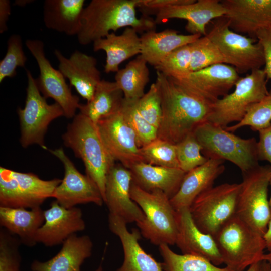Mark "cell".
I'll list each match as a JSON object with an SVG mask.
<instances>
[{"instance_id": "cell-1", "label": "cell", "mask_w": 271, "mask_h": 271, "mask_svg": "<svg viewBox=\"0 0 271 271\" xmlns=\"http://www.w3.org/2000/svg\"><path fill=\"white\" fill-rule=\"evenodd\" d=\"M156 72L162 110L157 138L176 145L207 121L212 103Z\"/></svg>"}, {"instance_id": "cell-2", "label": "cell", "mask_w": 271, "mask_h": 271, "mask_svg": "<svg viewBox=\"0 0 271 271\" xmlns=\"http://www.w3.org/2000/svg\"><path fill=\"white\" fill-rule=\"evenodd\" d=\"M141 0H92L84 7L81 26L77 35L83 45L104 38L111 31L127 27L138 33L156 30L155 19L144 16H137L136 8Z\"/></svg>"}, {"instance_id": "cell-3", "label": "cell", "mask_w": 271, "mask_h": 271, "mask_svg": "<svg viewBox=\"0 0 271 271\" xmlns=\"http://www.w3.org/2000/svg\"><path fill=\"white\" fill-rule=\"evenodd\" d=\"M62 140L64 145L82 160L86 174L97 185L104 201L107 177L115 161L104 144L97 125L79 113L67 126Z\"/></svg>"}, {"instance_id": "cell-4", "label": "cell", "mask_w": 271, "mask_h": 271, "mask_svg": "<svg viewBox=\"0 0 271 271\" xmlns=\"http://www.w3.org/2000/svg\"><path fill=\"white\" fill-rule=\"evenodd\" d=\"M226 267L245 271L262 261L266 249L263 236L236 214L213 237Z\"/></svg>"}, {"instance_id": "cell-5", "label": "cell", "mask_w": 271, "mask_h": 271, "mask_svg": "<svg viewBox=\"0 0 271 271\" xmlns=\"http://www.w3.org/2000/svg\"><path fill=\"white\" fill-rule=\"evenodd\" d=\"M130 193L131 199L145 215L136 223L144 237L155 245L175 244L178 233L177 212L170 198L159 190L146 191L133 181Z\"/></svg>"}, {"instance_id": "cell-6", "label": "cell", "mask_w": 271, "mask_h": 271, "mask_svg": "<svg viewBox=\"0 0 271 271\" xmlns=\"http://www.w3.org/2000/svg\"><path fill=\"white\" fill-rule=\"evenodd\" d=\"M193 133L202 147V153L208 159L229 161L242 174L259 165L255 138H240L208 121L200 125Z\"/></svg>"}, {"instance_id": "cell-7", "label": "cell", "mask_w": 271, "mask_h": 271, "mask_svg": "<svg viewBox=\"0 0 271 271\" xmlns=\"http://www.w3.org/2000/svg\"><path fill=\"white\" fill-rule=\"evenodd\" d=\"M264 69H255L240 78L234 91L212 103L207 121L224 128L240 122L250 107L268 93Z\"/></svg>"}, {"instance_id": "cell-8", "label": "cell", "mask_w": 271, "mask_h": 271, "mask_svg": "<svg viewBox=\"0 0 271 271\" xmlns=\"http://www.w3.org/2000/svg\"><path fill=\"white\" fill-rule=\"evenodd\" d=\"M240 183H224L200 194L189 207L192 218L203 232L214 237L236 214Z\"/></svg>"}, {"instance_id": "cell-9", "label": "cell", "mask_w": 271, "mask_h": 271, "mask_svg": "<svg viewBox=\"0 0 271 271\" xmlns=\"http://www.w3.org/2000/svg\"><path fill=\"white\" fill-rule=\"evenodd\" d=\"M270 178L269 165H259L243 174L235 214L263 236L271 218L268 198Z\"/></svg>"}, {"instance_id": "cell-10", "label": "cell", "mask_w": 271, "mask_h": 271, "mask_svg": "<svg viewBox=\"0 0 271 271\" xmlns=\"http://www.w3.org/2000/svg\"><path fill=\"white\" fill-rule=\"evenodd\" d=\"M62 180H45L32 173L0 168V206L32 209L52 197Z\"/></svg>"}, {"instance_id": "cell-11", "label": "cell", "mask_w": 271, "mask_h": 271, "mask_svg": "<svg viewBox=\"0 0 271 271\" xmlns=\"http://www.w3.org/2000/svg\"><path fill=\"white\" fill-rule=\"evenodd\" d=\"M206 36L219 50L225 64L234 67L238 73L264 66L263 49L257 40L231 30L224 16L216 19Z\"/></svg>"}, {"instance_id": "cell-12", "label": "cell", "mask_w": 271, "mask_h": 271, "mask_svg": "<svg viewBox=\"0 0 271 271\" xmlns=\"http://www.w3.org/2000/svg\"><path fill=\"white\" fill-rule=\"evenodd\" d=\"M26 72L28 85L25 105L23 108L19 107L17 109L21 129L20 143L23 148L37 144L46 150L44 136L48 126L54 119L64 116V111L58 103H47L41 94L31 71L27 69Z\"/></svg>"}, {"instance_id": "cell-13", "label": "cell", "mask_w": 271, "mask_h": 271, "mask_svg": "<svg viewBox=\"0 0 271 271\" xmlns=\"http://www.w3.org/2000/svg\"><path fill=\"white\" fill-rule=\"evenodd\" d=\"M25 44L39 69V76L35 80L40 92L46 99L54 100L63 109L65 117L74 118L80 104L79 97L72 94L62 73L53 68L45 56L44 43L40 40L28 39Z\"/></svg>"}, {"instance_id": "cell-14", "label": "cell", "mask_w": 271, "mask_h": 271, "mask_svg": "<svg viewBox=\"0 0 271 271\" xmlns=\"http://www.w3.org/2000/svg\"><path fill=\"white\" fill-rule=\"evenodd\" d=\"M49 151L63 163L65 172L52 197L66 208L89 203L102 206L104 201L96 183L86 174H81L66 155L62 148Z\"/></svg>"}, {"instance_id": "cell-15", "label": "cell", "mask_w": 271, "mask_h": 271, "mask_svg": "<svg viewBox=\"0 0 271 271\" xmlns=\"http://www.w3.org/2000/svg\"><path fill=\"white\" fill-rule=\"evenodd\" d=\"M102 141L114 159L127 169L145 162L136 135L125 120L121 108L96 124Z\"/></svg>"}, {"instance_id": "cell-16", "label": "cell", "mask_w": 271, "mask_h": 271, "mask_svg": "<svg viewBox=\"0 0 271 271\" xmlns=\"http://www.w3.org/2000/svg\"><path fill=\"white\" fill-rule=\"evenodd\" d=\"M240 78L234 67L221 63L192 72L182 80L171 78L184 88L213 103L227 95Z\"/></svg>"}, {"instance_id": "cell-17", "label": "cell", "mask_w": 271, "mask_h": 271, "mask_svg": "<svg viewBox=\"0 0 271 271\" xmlns=\"http://www.w3.org/2000/svg\"><path fill=\"white\" fill-rule=\"evenodd\" d=\"M133 181L131 171L121 164H115L109 172L106 184L104 202L109 213L121 218L126 224L141 221L144 214L130 196Z\"/></svg>"}, {"instance_id": "cell-18", "label": "cell", "mask_w": 271, "mask_h": 271, "mask_svg": "<svg viewBox=\"0 0 271 271\" xmlns=\"http://www.w3.org/2000/svg\"><path fill=\"white\" fill-rule=\"evenodd\" d=\"M44 222L37 232L36 241L47 247L62 244L69 237L85 228L79 208H66L56 200L44 211Z\"/></svg>"}, {"instance_id": "cell-19", "label": "cell", "mask_w": 271, "mask_h": 271, "mask_svg": "<svg viewBox=\"0 0 271 271\" xmlns=\"http://www.w3.org/2000/svg\"><path fill=\"white\" fill-rule=\"evenodd\" d=\"M224 17L231 30L256 39L257 32L271 27V0H223Z\"/></svg>"}, {"instance_id": "cell-20", "label": "cell", "mask_w": 271, "mask_h": 271, "mask_svg": "<svg viewBox=\"0 0 271 271\" xmlns=\"http://www.w3.org/2000/svg\"><path fill=\"white\" fill-rule=\"evenodd\" d=\"M54 54L59 62V70L68 79L70 86L87 102L91 101L101 80L96 58L78 50L69 58L59 50H55Z\"/></svg>"}, {"instance_id": "cell-21", "label": "cell", "mask_w": 271, "mask_h": 271, "mask_svg": "<svg viewBox=\"0 0 271 271\" xmlns=\"http://www.w3.org/2000/svg\"><path fill=\"white\" fill-rule=\"evenodd\" d=\"M176 212L178 233L175 244L183 254L203 258L216 266L223 263L213 237L197 227L189 208H182Z\"/></svg>"}, {"instance_id": "cell-22", "label": "cell", "mask_w": 271, "mask_h": 271, "mask_svg": "<svg viewBox=\"0 0 271 271\" xmlns=\"http://www.w3.org/2000/svg\"><path fill=\"white\" fill-rule=\"evenodd\" d=\"M225 14L226 10L220 1L198 0L162 9L156 15L155 21L156 24H161L170 19H185L187 21L185 29L190 34L206 36L208 23Z\"/></svg>"}, {"instance_id": "cell-23", "label": "cell", "mask_w": 271, "mask_h": 271, "mask_svg": "<svg viewBox=\"0 0 271 271\" xmlns=\"http://www.w3.org/2000/svg\"><path fill=\"white\" fill-rule=\"evenodd\" d=\"M108 225L110 231L120 239L124 252L123 263L116 271H164L162 263L156 261L140 246L141 234L138 230L129 232L121 218L110 213Z\"/></svg>"}, {"instance_id": "cell-24", "label": "cell", "mask_w": 271, "mask_h": 271, "mask_svg": "<svg viewBox=\"0 0 271 271\" xmlns=\"http://www.w3.org/2000/svg\"><path fill=\"white\" fill-rule=\"evenodd\" d=\"M224 162L222 160L210 159L186 173L178 191L170 199L174 209L189 208L200 194L212 187L215 180L225 170Z\"/></svg>"}, {"instance_id": "cell-25", "label": "cell", "mask_w": 271, "mask_h": 271, "mask_svg": "<svg viewBox=\"0 0 271 271\" xmlns=\"http://www.w3.org/2000/svg\"><path fill=\"white\" fill-rule=\"evenodd\" d=\"M61 250L50 259L41 262L34 260L33 271H81L84 260L92 254L93 243L88 235L73 234L62 244Z\"/></svg>"}, {"instance_id": "cell-26", "label": "cell", "mask_w": 271, "mask_h": 271, "mask_svg": "<svg viewBox=\"0 0 271 271\" xmlns=\"http://www.w3.org/2000/svg\"><path fill=\"white\" fill-rule=\"evenodd\" d=\"M133 182L143 190L152 192L159 190L170 199L178 191L186 173L180 168L139 163L129 169Z\"/></svg>"}, {"instance_id": "cell-27", "label": "cell", "mask_w": 271, "mask_h": 271, "mask_svg": "<svg viewBox=\"0 0 271 271\" xmlns=\"http://www.w3.org/2000/svg\"><path fill=\"white\" fill-rule=\"evenodd\" d=\"M94 51H104L106 55L104 71L116 72L125 60L141 53V43L138 32L127 27L120 35L112 32L93 43Z\"/></svg>"}, {"instance_id": "cell-28", "label": "cell", "mask_w": 271, "mask_h": 271, "mask_svg": "<svg viewBox=\"0 0 271 271\" xmlns=\"http://www.w3.org/2000/svg\"><path fill=\"white\" fill-rule=\"evenodd\" d=\"M201 36L199 34H181L173 29L146 32L140 36V55L147 63L155 67L173 51L193 43Z\"/></svg>"}, {"instance_id": "cell-29", "label": "cell", "mask_w": 271, "mask_h": 271, "mask_svg": "<svg viewBox=\"0 0 271 271\" xmlns=\"http://www.w3.org/2000/svg\"><path fill=\"white\" fill-rule=\"evenodd\" d=\"M44 222V211L41 207L28 210L0 206L1 226L18 237L25 246L33 247L37 243L36 235Z\"/></svg>"}, {"instance_id": "cell-30", "label": "cell", "mask_w": 271, "mask_h": 271, "mask_svg": "<svg viewBox=\"0 0 271 271\" xmlns=\"http://www.w3.org/2000/svg\"><path fill=\"white\" fill-rule=\"evenodd\" d=\"M84 0H45L43 21L45 26L69 36L77 35L84 8Z\"/></svg>"}, {"instance_id": "cell-31", "label": "cell", "mask_w": 271, "mask_h": 271, "mask_svg": "<svg viewBox=\"0 0 271 271\" xmlns=\"http://www.w3.org/2000/svg\"><path fill=\"white\" fill-rule=\"evenodd\" d=\"M123 99L122 91L115 81L101 80L92 100L86 104H80L78 109L96 125L101 119L118 111Z\"/></svg>"}, {"instance_id": "cell-32", "label": "cell", "mask_w": 271, "mask_h": 271, "mask_svg": "<svg viewBox=\"0 0 271 271\" xmlns=\"http://www.w3.org/2000/svg\"><path fill=\"white\" fill-rule=\"evenodd\" d=\"M147 64L141 55H139L116 72L115 82L122 91L125 99L138 100L145 94V87L149 81Z\"/></svg>"}, {"instance_id": "cell-33", "label": "cell", "mask_w": 271, "mask_h": 271, "mask_svg": "<svg viewBox=\"0 0 271 271\" xmlns=\"http://www.w3.org/2000/svg\"><path fill=\"white\" fill-rule=\"evenodd\" d=\"M159 248L164 271H232L226 266L219 267L200 257L176 253L166 244L160 245Z\"/></svg>"}, {"instance_id": "cell-34", "label": "cell", "mask_w": 271, "mask_h": 271, "mask_svg": "<svg viewBox=\"0 0 271 271\" xmlns=\"http://www.w3.org/2000/svg\"><path fill=\"white\" fill-rule=\"evenodd\" d=\"M137 101L124 98L121 110L136 135L139 147L142 148L157 138L158 130L140 114L137 108Z\"/></svg>"}, {"instance_id": "cell-35", "label": "cell", "mask_w": 271, "mask_h": 271, "mask_svg": "<svg viewBox=\"0 0 271 271\" xmlns=\"http://www.w3.org/2000/svg\"><path fill=\"white\" fill-rule=\"evenodd\" d=\"M190 44L181 46L171 52L155 67L156 72L176 80H182L191 73Z\"/></svg>"}, {"instance_id": "cell-36", "label": "cell", "mask_w": 271, "mask_h": 271, "mask_svg": "<svg viewBox=\"0 0 271 271\" xmlns=\"http://www.w3.org/2000/svg\"><path fill=\"white\" fill-rule=\"evenodd\" d=\"M190 45L191 73L213 65L225 63L219 50L206 35L201 36Z\"/></svg>"}, {"instance_id": "cell-37", "label": "cell", "mask_w": 271, "mask_h": 271, "mask_svg": "<svg viewBox=\"0 0 271 271\" xmlns=\"http://www.w3.org/2000/svg\"><path fill=\"white\" fill-rule=\"evenodd\" d=\"M145 163L163 167L179 168L176 145L157 138L140 148Z\"/></svg>"}, {"instance_id": "cell-38", "label": "cell", "mask_w": 271, "mask_h": 271, "mask_svg": "<svg viewBox=\"0 0 271 271\" xmlns=\"http://www.w3.org/2000/svg\"><path fill=\"white\" fill-rule=\"evenodd\" d=\"M271 125V89L260 101L251 105L244 118L239 122L227 126L225 129L234 132L248 126L253 131H259Z\"/></svg>"}, {"instance_id": "cell-39", "label": "cell", "mask_w": 271, "mask_h": 271, "mask_svg": "<svg viewBox=\"0 0 271 271\" xmlns=\"http://www.w3.org/2000/svg\"><path fill=\"white\" fill-rule=\"evenodd\" d=\"M179 168L185 173L199 167L208 159L202 153V147L194 133H191L176 144Z\"/></svg>"}, {"instance_id": "cell-40", "label": "cell", "mask_w": 271, "mask_h": 271, "mask_svg": "<svg viewBox=\"0 0 271 271\" xmlns=\"http://www.w3.org/2000/svg\"><path fill=\"white\" fill-rule=\"evenodd\" d=\"M27 60L21 37L19 34L12 35L7 41L6 53L0 61V82L7 77H15L17 68L24 67Z\"/></svg>"}, {"instance_id": "cell-41", "label": "cell", "mask_w": 271, "mask_h": 271, "mask_svg": "<svg viewBox=\"0 0 271 271\" xmlns=\"http://www.w3.org/2000/svg\"><path fill=\"white\" fill-rule=\"evenodd\" d=\"M22 244L16 236L1 228L0 230V271H20Z\"/></svg>"}, {"instance_id": "cell-42", "label": "cell", "mask_w": 271, "mask_h": 271, "mask_svg": "<svg viewBox=\"0 0 271 271\" xmlns=\"http://www.w3.org/2000/svg\"><path fill=\"white\" fill-rule=\"evenodd\" d=\"M137 106L143 117L158 130L162 110L160 90L156 82L152 84L148 91L137 101Z\"/></svg>"}, {"instance_id": "cell-43", "label": "cell", "mask_w": 271, "mask_h": 271, "mask_svg": "<svg viewBox=\"0 0 271 271\" xmlns=\"http://www.w3.org/2000/svg\"><path fill=\"white\" fill-rule=\"evenodd\" d=\"M195 0H141L139 5L143 15H156L161 10L170 7L188 4L195 2Z\"/></svg>"}, {"instance_id": "cell-44", "label": "cell", "mask_w": 271, "mask_h": 271, "mask_svg": "<svg viewBox=\"0 0 271 271\" xmlns=\"http://www.w3.org/2000/svg\"><path fill=\"white\" fill-rule=\"evenodd\" d=\"M255 37L263 49L265 60L264 70L267 79L271 80V27L260 29Z\"/></svg>"}, {"instance_id": "cell-45", "label": "cell", "mask_w": 271, "mask_h": 271, "mask_svg": "<svg viewBox=\"0 0 271 271\" xmlns=\"http://www.w3.org/2000/svg\"><path fill=\"white\" fill-rule=\"evenodd\" d=\"M257 153L259 160L267 161L271 164V125L258 131Z\"/></svg>"}, {"instance_id": "cell-46", "label": "cell", "mask_w": 271, "mask_h": 271, "mask_svg": "<svg viewBox=\"0 0 271 271\" xmlns=\"http://www.w3.org/2000/svg\"><path fill=\"white\" fill-rule=\"evenodd\" d=\"M11 6L9 0H0V33L8 30L7 22L11 15Z\"/></svg>"}, {"instance_id": "cell-47", "label": "cell", "mask_w": 271, "mask_h": 271, "mask_svg": "<svg viewBox=\"0 0 271 271\" xmlns=\"http://www.w3.org/2000/svg\"><path fill=\"white\" fill-rule=\"evenodd\" d=\"M263 238L265 242L266 248L271 252V218L268 224L267 230L263 235Z\"/></svg>"}, {"instance_id": "cell-48", "label": "cell", "mask_w": 271, "mask_h": 271, "mask_svg": "<svg viewBox=\"0 0 271 271\" xmlns=\"http://www.w3.org/2000/svg\"><path fill=\"white\" fill-rule=\"evenodd\" d=\"M261 261L252 264L245 271H261Z\"/></svg>"}, {"instance_id": "cell-49", "label": "cell", "mask_w": 271, "mask_h": 271, "mask_svg": "<svg viewBox=\"0 0 271 271\" xmlns=\"http://www.w3.org/2000/svg\"><path fill=\"white\" fill-rule=\"evenodd\" d=\"M261 271H271V264L265 260L261 261Z\"/></svg>"}, {"instance_id": "cell-50", "label": "cell", "mask_w": 271, "mask_h": 271, "mask_svg": "<svg viewBox=\"0 0 271 271\" xmlns=\"http://www.w3.org/2000/svg\"><path fill=\"white\" fill-rule=\"evenodd\" d=\"M32 2H34V1L31 0H17L15 2V4L17 6H18L19 7H24L25 6L27 5V4H30Z\"/></svg>"}, {"instance_id": "cell-51", "label": "cell", "mask_w": 271, "mask_h": 271, "mask_svg": "<svg viewBox=\"0 0 271 271\" xmlns=\"http://www.w3.org/2000/svg\"><path fill=\"white\" fill-rule=\"evenodd\" d=\"M262 260L266 261L271 264V252L264 253L262 257Z\"/></svg>"}, {"instance_id": "cell-52", "label": "cell", "mask_w": 271, "mask_h": 271, "mask_svg": "<svg viewBox=\"0 0 271 271\" xmlns=\"http://www.w3.org/2000/svg\"><path fill=\"white\" fill-rule=\"evenodd\" d=\"M270 186H271V178H270ZM269 205H270V209H271V195H270V199H269Z\"/></svg>"}, {"instance_id": "cell-53", "label": "cell", "mask_w": 271, "mask_h": 271, "mask_svg": "<svg viewBox=\"0 0 271 271\" xmlns=\"http://www.w3.org/2000/svg\"><path fill=\"white\" fill-rule=\"evenodd\" d=\"M102 268L100 266L96 271H102Z\"/></svg>"}]
</instances>
